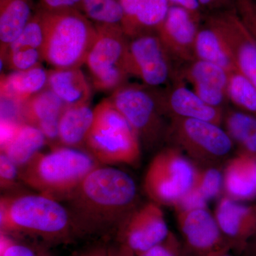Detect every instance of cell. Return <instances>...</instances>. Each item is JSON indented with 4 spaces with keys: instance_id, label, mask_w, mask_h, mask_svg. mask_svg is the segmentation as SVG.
Here are the masks:
<instances>
[{
    "instance_id": "1",
    "label": "cell",
    "mask_w": 256,
    "mask_h": 256,
    "mask_svg": "<svg viewBox=\"0 0 256 256\" xmlns=\"http://www.w3.org/2000/svg\"><path fill=\"white\" fill-rule=\"evenodd\" d=\"M66 202L77 240L110 242L138 206L137 185L122 170L100 165Z\"/></svg>"
},
{
    "instance_id": "2",
    "label": "cell",
    "mask_w": 256,
    "mask_h": 256,
    "mask_svg": "<svg viewBox=\"0 0 256 256\" xmlns=\"http://www.w3.org/2000/svg\"><path fill=\"white\" fill-rule=\"evenodd\" d=\"M0 233L50 247L77 240L66 206L40 193L2 196Z\"/></svg>"
},
{
    "instance_id": "3",
    "label": "cell",
    "mask_w": 256,
    "mask_h": 256,
    "mask_svg": "<svg viewBox=\"0 0 256 256\" xmlns=\"http://www.w3.org/2000/svg\"><path fill=\"white\" fill-rule=\"evenodd\" d=\"M86 150L58 146L38 152L22 166L20 178L38 193L54 200H66L92 170L100 166Z\"/></svg>"
},
{
    "instance_id": "4",
    "label": "cell",
    "mask_w": 256,
    "mask_h": 256,
    "mask_svg": "<svg viewBox=\"0 0 256 256\" xmlns=\"http://www.w3.org/2000/svg\"><path fill=\"white\" fill-rule=\"evenodd\" d=\"M44 14V60L54 68H80L97 36L96 25L82 12Z\"/></svg>"
},
{
    "instance_id": "5",
    "label": "cell",
    "mask_w": 256,
    "mask_h": 256,
    "mask_svg": "<svg viewBox=\"0 0 256 256\" xmlns=\"http://www.w3.org/2000/svg\"><path fill=\"white\" fill-rule=\"evenodd\" d=\"M138 134L110 99L94 108V118L85 148L100 164L136 166L141 156Z\"/></svg>"
},
{
    "instance_id": "6",
    "label": "cell",
    "mask_w": 256,
    "mask_h": 256,
    "mask_svg": "<svg viewBox=\"0 0 256 256\" xmlns=\"http://www.w3.org/2000/svg\"><path fill=\"white\" fill-rule=\"evenodd\" d=\"M138 134L141 146L152 148L166 140L168 126L156 88L127 84L109 98Z\"/></svg>"
},
{
    "instance_id": "7",
    "label": "cell",
    "mask_w": 256,
    "mask_h": 256,
    "mask_svg": "<svg viewBox=\"0 0 256 256\" xmlns=\"http://www.w3.org/2000/svg\"><path fill=\"white\" fill-rule=\"evenodd\" d=\"M95 25L97 36L85 64L96 90L112 92L130 76L127 66L129 38L121 26Z\"/></svg>"
},
{
    "instance_id": "8",
    "label": "cell",
    "mask_w": 256,
    "mask_h": 256,
    "mask_svg": "<svg viewBox=\"0 0 256 256\" xmlns=\"http://www.w3.org/2000/svg\"><path fill=\"white\" fill-rule=\"evenodd\" d=\"M197 170L181 151L171 146L154 156L146 170L144 190L152 202L174 206L191 191Z\"/></svg>"
},
{
    "instance_id": "9",
    "label": "cell",
    "mask_w": 256,
    "mask_h": 256,
    "mask_svg": "<svg viewBox=\"0 0 256 256\" xmlns=\"http://www.w3.org/2000/svg\"><path fill=\"white\" fill-rule=\"evenodd\" d=\"M170 120L166 140L192 159L212 166L233 150L234 141L220 124L200 120Z\"/></svg>"
},
{
    "instance_id": "10",
    "label": "cell",
    "mask_w": 256,
    "mask_h": 256,
    "mask_svg": "<svg viewBox=\"0 0 256 256\" xmlns=\"http://www.w3.org/2000/svg\"><path fill=\"white\" fill-rule=\"evenodd\" d=\"M172 58L156 33L129 38L127 66L130 76L152 88L168 86L176 77Z\"/></svg>"
},
{
    "instance_id": "11",
    "label": "cell",
    "mask_w": 256,
    "mask_h": 256,
    "mask_svg": "<svg viewBox=\"0 0 256 256\" xmlns=\"http://www.w3.org/2000/svg\"><path fill=\"white\" fill-rule=\"evenodd\" d=\"M170 234L161 205L151 201L132 210L114 238L139 256L162 242Z\"/></svg>"
},
{
    "instance_id": "12",
    "label": "cell",
    "mask_w": 256,
    "mask_h": 256,
    "mask_svg": "<svg viewBox=\"0 0 256 256\" xmlns=\"http://www.w3.org/2000/svg\"><path fill=\"white\" fill-rule=\"evenodd\" d=\"M228 46L238 70L256 87V40L235 8L207 14Z\"/></svg>"
},
{
    "instance_id": "13",
    "label": "cell",
    "mask_w": 256,
    "mask_h": 256,
    "mask_svg": "<svg viewBox=\"0 0 256 256\" xmlns=\"http://www.w3.org/2000/svg\"><path fill=\"white\" fill-rule=\"evenodd\" d=\"M156 89L162 110L170 119L180 118L223 124V109L207 104L181 79L175 78L166 87Z\"/></svg>"
},
{
    "instance_id": "14",
    "label": "cell",
    "mask_w": 256,
    "mask_h": 256,
    "mask_svg": "<svg viewBox=\"0 0 256 256\" xmlns=\"http://www.w3.org/2000/svg\"><path fill=\"white\" fill-rule=\"evenodd\" d=\"M202 20L183 8L171 6L156 33L172 60L184 64L195 60V40Z\"/></svg>"
},
{
    "instance_id": "15",
    "label": "cell",
    "mask_w": 256,
    "mask_h": 256,
    "mask_svg": "<svg viewBox=\"0 0 256 256\" xmlns=\"http://www.w3.org/2000/svg\"><path fill=\"white\" fill-rule=\"evenodd\" d=\"M176 73V78L191 84L192 90L197 95L214 107L223 109L228 101V72L206 60H195L184 64Z\"/></svg>"
},
{
    "instance_id": "16",
    "label": "cell",
    "mask_w": 256,
    "mask_h": 256,
    "mask_svg": "<svg viewBox=\"0 0 256 256\" xmlns=\"http://www.w3.org/2000/svg\"><path fill=\"white\" fill-rule=\"evenodd\" d=\"M176 213L182 234L192 250L206 256L224 248L223 234L206 207L176 210Z\"/></svg>"
},
{
    "instance_id": "17",
    "label": "cell",
    "mask_w": 256,
    "mask_h": 256,
    "mask_svg": "<svg viewBox=\"0 0 256 256\" xmlns=\"http://www.w3.org/2000/svg\"><path fill=\"white\" fill-rule=\"evenodd\" d=\"M214 216L222 234L246 246L256 232V205H244L228 196L220 198Z\"/></svg>"
},
{
    "instance_id": "18",
    "label": "cell",
    "mask_w": 256,
    "mask_h": 256,
    "mask_svg": "<svg viewBox=\"0 0 256 256\" xmlns=\"http://www.w3.org/2000/svg\"><path fill=\"white\" fill-rule=\"evenodd\" d=\"M20 107L24 122L40 129L48 141L58 140L60 116L67 106L52 90L45 89Z\"/></svg>"
},
{
    "instance_id": "19",
    "label": "cell",
    "mask_w": 256,
    "mask_h": 256,
    "mask_svg": "<svg viewBox=\"0 0 256 256\" xmlns=\"http://www.w3.org/2000/svg\"><path fill=\"white\" fill-rule=\"evenodd\" d=\"M48 70L42 66L2 76V100L21 106L33 96L48 88Z\"/></svg>"
},
{
    "instance_id": "20",
    "label": "cell",
    "mask_w": 256,
    "mask_h": 256,
    "mask_svg": "<svg viewBox=\"0 0 256 256\" xmlns=\"http://www.w3.org/2000/svg\"><path fill=\"white\" fill-rule=\"evenodd\" d=\"M223 176L226 196L236 201L256 196V156L240 152L227 163Z\"/></svg>"
},
{
    "instance_id": "21",
    "label": "cell",
    "mask_w": 256,
    "mask_h": 256,
    "mask_svg": "<svg viewBox=\"0 0 256 256\" xmlns=\"http://www.w3.org/2000/svg\"><path fill=\"white\" fill-rule=\"evenodd\" d=\"M48 88L66 106L90 104L92 98V88L80 68L50 69Z\"/></svg>"
},
{
    "instance_id": "22",
    "label": "cell",
    "mask_w": 256,
    "mask_h": 256,
    "mask_svg": "<svg viewBox=\"0 0 256 256\" xmlns=\"http://www.w3.org/2000/svg\"><path fill=\"white\" fill-rule=\"evenodd\" d=\"M202 22L195 40V58L214 64L229 74L238 70L225 40L215 25L207 16Z\"/></svg>"
},
{
    "instance_id": "23",
    "label": "cell",
    "mask_w": 256,
    "mask_h": 256,
    "mask_svg": "<svg viewBox=\"0 0 256 256\" xmlns=\"http://www.w3.org/2000/svg\"><path fill=\"white\" fill-rule=\"evenodd\" d=\"M34 12L32 0H0L1 58L22 33Z\"/></svg>"
},
{
    "instance_id": "24",
    "label": "cell",
    "mask_w": 256,
    "mask_h": 256,
    "mask_svg": "<svg viewBox=\"0 0 256 256\" xmlns=\"http://www.w3.org/2000/svg\"><path fill=\"white\" fill-rule=\"evenodd\" d=\"M94 118V108L90 104L67 106L60 116L58 140L68 148L85 146Z\"/></svg>"
},
{
    "instance_id": "25",
    "label": "cell",
    "mask_w": 256,
    "mask_h": 256,
    "mask_svg": "<svg viewBox=\"0 0 256 256\" xmlns=\"http://www.w3.org/2000/svg\"><path fill=\"white\" fill-rule=\"evenodd\" d=\"M47 142L46 138L40 129L23 122L11 140L2 146L1 153L18 168H22L40 152Z\"/></svg>"
},
{
    "instance_id": "26",
    "label": "cell",
    "mask_w": 256,
    "mask_h": 256,
    "mask_svg": "<svg viewBox=\"0 0 256 256\" xmlns=\"http://www.w3.org/2000/svg\"><path fill=\"white\" fill-rule=\"evenodd\" d=\"M223 124L240 152L256 156V117L240 110L224 112Z\"/></svg>"
},
{
    "instance_id": "27",
    "label": "cell",
    "mask_w": 256,
    "mask_h": 256,
    "mask_svg": "<svg viewBox=\"0 0 256 256\" xmlns=\"http://www.w3.org/2000/svg\"><path fill=\"white\" fill-rule=\"evenodd\" d=\"M228 98L238 110L256 117V87L238 70L229 75Z\"/></svg>"
},
{
    "instance_id": "28",
    "label": "cell",
    "mask_w": 256,
    "mask_h": 256,
    "mask_svg": "<svg viewBox=\"0 0 256 256\" xmlns=\"http://www.w3.org/2000/svg\"><path fill=\"white\" fill-rule=\"evenodd\" d=\"M82 12L94 24L122 28L124 13L120 0H82Z\"/></svg>"
},
{
    "instance_id": "29",
    "label": "cell",
    "mask_w": 256,
    "mask_h": 256,
    "mask_svg": "<svg viewBox=\"0 0 256 256\" xmlns=\"http://www.w3.org/2000/svg\"><path fill=\"white\" fill-rule=\"evenodd\" d=\"M45 35H46V30H45L44 14L43 10L40 8L35 11L34 14L24 30L22 33L9 47L6 53L10 50L22 48H37L42 50L44 44Z\"/></svg>"
},
{
    "instance_id": "30",
    "label": "cell",
    "mask_w": 256,
    "mask_h": 256,
    "mask_svg": "<svg viewBox=\"0 0 256 256\" xmlns=\"http://www.w3.org/2000/svg\"><path fill=\"white\" fill-rule=\"evenodd\" d=\"M0 256H53L50 247L42 242H23L1 233Z\"/></svg>"
},
{
    "instance_id": "31",
    "label": "cell",
    "mask_w": 256,
    "mask_h": 256,
    "mask_svg": "<svg viewBox=\"0 0 256 256\" xmlns=\"http://www.w3.org/2000/svg\"><path fill=\"white\" fill-rule=\"evenodd\" d=\"M224 188L223 173L215 166H208L203 170H197L196 180L193 190L208 202L220 194Z\"/></svg>"
},
{
    "instance_id": "32",
    "label": "cell",
    "mask_w": 256,
    "mask_h": 256,
    "mask_svg": "<svg viewBox=\"0 0 256 256\" xmlns=\"http://www.w3.org/2000/svg\"><path fill=\"white\" fill-rule=\"evenodd\" d=\"M44 60L42 50L33 48H22L10 50L1 58L8 68L12 72H22L41 66Z\"/></svg>"
},
{
    "instance_id": "33",
    "label": "cell",
    "mask_w": 256,
    "mask_h": 256,
    "mask_svg": "<svg viewBox=\"0 0 256 256\" xmlns=\"http://www.w3.org/2000/svg\"><path fill=\"white\" fill-rule=\"evenodd\" d=\"M20 178L18 166L5 154H0V188L2 190H14Z\"/></svg>"
},
{
    "instance_id": "34",
    "label": "cell",
    "mask_w": 256,
    "mask_h": 256,
    "mask_svg": "<svg viewBox=\"0 0 256 256\" xmlns=\"http://www.w3.org/2000/svg\"><path fill=\"white\" fill-rule=\"evenodd\" d=\"M234 8L242 22L256 40V0H233Z\"/></svg>"
},
{
    "instance_id": "35",
    "label": "cell",
    "mask_w": 256,
    "mask_h": 256,
    "mask_svg": "<svg viewBox=\"0 0 256 256\" xmlns=\"http://www.w3.org/2000/svg\"><path fill=\"white\" fill-rule=\"evenodd\" d=\"M40 8L46 12H82V0H38Z\"/></svg>"
},
{
    "instance_id": "36",
    "label": "cell",
    "mask_w": 256,
    "mask_h": 256,
    "mask_svg": "<svg viewBox=\"0 0 256 256\" xmlns=\"http://www.w3.org/2000/svg\"><path fill=\"white\" fill-rule=\"evenodd\" d=\"M146 0H120L124 13L122 28L126 36L132 26L136 15L146 4Z\"/></svg>"
},
{
    "instance_id": "37",
    "label": "cell",
    "mask_w": 256,
    "mask_h": 256,
    "mask_svg": "<svg viewBox=\"0 0 256 256\" xmlns=\"http://www.w3.org/2000/svg\"><path fill=\"white\" fill-rule=\"evenodd\" d=\"M139 256H178V244L171 233L168 238Z\"/></svg>"
},
{
    "instance_id": "38",
    "label": "cell",
    "mask_w": 256,
    "mask_h": 256,
    "mask_svg": "<svg viewBox=\"0 0 256 256\" xmlns=\"http://www.w3.org/2000/svg\"><path fill=\"white\" fill-rule=\"evenodd\" d=\"M109 242L104 240H94L90 245L74 252L72 256H110Z\"/></svg>"
},
{
    "instance_id": "39",
    "label": "cell",
    "mask_w": 256,
    "mask_h": 256,
    "mask_svg": "<svg viewBox=\"0 0 256 256\" xmlns=\"http://www.w3.org/2000/svg\"><path fill=\"white\" fill-rule=\"evenodd\" d=\"M202 10L210 13L232 9L234 8L233 0H198Z\"/></svg>"
},
{
    "instance_id": "40",
    "label": "cell",
    "mask_w": 256,
    "mask_h": 256,
    "mask_svg": "<svg viewBox=\"0 0 256 256\" xmlns=\"http://www.w3.org/2000/svg\"><path fill=\"white\" fill-rule=\"evenodd\" d=\"M171 6H180L198 18H203V10L198 0H169Z\"/></svg>"
},
{
    "instance_id": "41",
    "label": "cell",
    "mask_w": 256,
    "mask_h": 256,
    "mask_svg": "<svg viewBox=\"0 0 256 256\" xmlns=\"http://www.w3.org/2000/svg\"><path fill=\"white\" fill-rule=\"evenodd\" d=\"M109 255L110 256H136L134 252L121 244L109 242Z\"/></svg>"
},
{
    "instance_id": "42",
    "label": "cell",
    "mask_w": 256,
    "mask_h": 256,
    "mask_svg": "<svg viewBox=\"0 0 256 256\" xmlns=\"http://www.w3.org/2000/svg\"><path fill=\"white\" fill-rule=\"evenodd\" d=\"M246 246L250 248L252 256H256V232L252 238H250V240L248 242Z\"/></svg>"
},
{
    "instance_id": "43",
    "label": "cell",
    "mask_w": 256,
    "mask_h": 256,
    "mask_svg": "<svg viewBox=\"0 0 256 256\" xmlns=\"http://www.w3.org/2000/svg\"><path fill=\"white\" fill-rule=\"evenodd\" d=\"M206 256H232L229 255V254H227L226 252V248H222L218 249V250H215V252H210V254L206 255Z\"/></svg>"
},
{
    "instance_id": "44",
    "label": "cell",
    "mask_w": 256,
    "mask_h": 256,
    "mask_svg": "<svg viewBox=\"0 0 256 256\" xmlns=\"http://www.w3.org/2000/svg\"></svg>"
}]
</instances>
